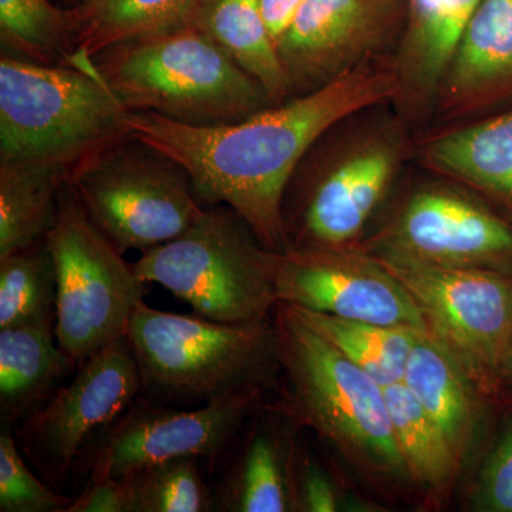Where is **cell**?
<instances>
[{
    "mask_svg": "<svg viewBox=\"0 0 512 512\" xmlns=\"http://www.w3.org/2000/svg\"><path fill=\"white\" fill-rule=\"evenodd\" d=\"M397 89L396 73L356 64L298 99L235 123L192 126L144 111H131L127 123L131 140L187 171L201 202L232 208L262 247L282 252L291 245L285 195L302 158L330 128Z\"/></svg>",
    "mask_w": 512,
    "mask_h": 512,
    "instance_id": "1",
    "label": "cell"
},
{
    "mask_svg": "<svg viewBox=\"0 0 512 512\" xmlns=\"http://www.w3.org/2000/svg\"><path fill=\"white\" fill-rule=\"evenodd\" d=\"M130 113L93 60L49 66L0 59V161L50 165L70 177L130 138Z\"/></svg>",
    "mask_w": 512,
    "mask_h": 512,
    "instance_id": "2",
    "label": "cell"
},
{
    "mask_svg": "<svg viewBox=\"0 0 512 512\" xmlns=\"http://www.w3.org/2000/svg\"><path fill=\"white\" fill-rule=\"evenodd\" d=\"M93 63L117 99L134 113L218 126L272 106L251 74L188 23L110 47Z\"/></svg>",
    "mask_w": 512,
    "mask_h": 512,
    "instance_id": "3",
    "label": "cell"
},
{
    "mask_svg": "<svg viewBox=\"0 0 512 512\" xmlns=\"http://www.w3.org/2000/svg\"><path fill=\"white\" fill-rule=\"evenodd\" d=\"M128 342L143 390L160 399L211 402L254 387L278 335L262 320L224 323L200 315L158 311L140 301L131 315Z\"/></svg>",
    "mask_w": 512,
    "mask_h": 512,
    "instance_id": "4",
    "label": "cell"
},
{
    "mask_svg": "<svg viewBox=\"0 0 512 512\" xmlns=\"http://www.w3.org/2000/svg\"><path fill=\"white\" fill-rule=\"evenodd\" d=\"M279 360L302 416L346 454L383 473H407L382 384L278 302Z\"/></svg>",
    "mask_w": 512,
    "mask_h": 512,
    "instance_id": "5",
    "label": "cell"
},
{
    "mask_svg": "<svg viewBox=\"0 0 512 512\" xmlns=\"http://www.w3.org/2000/svg\"><path fill=\"white\" fill-rule=\"evenodd\" d=\"M46 244L56 272V338L79 367L127 336L131 315L148 284L90 220L67 181Z\"/></svg>",
    "mask_w": 512,
    "mask_h": 512,
    "instance_id": "6",
    "label": "cell"
},
{
    "mask_svg": "<svg viewBox=\"0 0 512 512\" xmlns=\"http://www.w3.org/2000/svg\"><path fill=\"white\" fill-rule=\"evenodd\" d=\"M214 207L177 238L143 252L134 269L141 281L163 286L204 318L259 322L276 303L265 248L241 215Z\"/></svg>",
    "mask_w": 512,
    "mask_h": 512,
    "instance_id": "7",
    "label": "cell"
},
{
    "mask_svg": "<svg viewBox=\"0 0 512 512\" xmlns=\"http://www.w3.org/2000/svg\"><path fill=\"white\" fill-rule=\"evenodd\" d=\"M69 181L90 220L123 254L160 247L205 211L180 164L131 138L84 161Z\"/></svg>",
    "mask_w": 512,
    "mask_h": 512,
    "instance_id": "8",
    "label": "cell"
},
{
    "mask_svg": "<svg viewBox=\"0 0 512 512\" xmlns=\"http://www.w3.org/2000/svg\"><path fill=\"white\" fill-rule=\"evenodd\" d=\"M413 296L429 328L483 393L503 386L512 328V272L373 256Z\"/></svg>",
    "mask_w": 512,
    "mask_h": 512,
    "instance_id": "9",
    "label": "cell"
},
{
    "mask_svg": "<svg viewBox=\"0 0 512 512\" xmlns=\"http://www.w3.org/2000/svg\"><path fill=\"white\" fill-rule=\"evenodd\" d=\"M143 392L136 356L127 336L79 366L43 407L26 417L22 447L50 483H64L80 454L101 439Z\"/></svg>",
    "mask_w": 512,
    "mask_h": 512,
    "instance_id": "10",
    "label": "cell"
},
{
    "mask_svg": "<svg viewBox=\"0 0 512 512\" xmlns=\"http://www.w3.org/2000/svg\"><path fill=\"white\" fill-rule=\"evenodd\" d=\"M264 264L276 303L376 325L430 330L413 296L373 256L289 245L282 252L264 249Z\"/></svg>",
    "mask_w": 512,
    "mask_h": 512,
    "instance_id": "11",
    "label": "cell"
},
{
    "mask_svg": "<svg viewBox=\"0 0 512 512\" xmlns=\"http://www.w3.org/2000/svg\"><path fill=\"white\" fill-rule=\"evenodd\" d=\"M258 387H248L194 410L134 403L97 444L89 480L126 477L178 457L217 458L251 412Z\"/></svg>",
    "mask_w": 512,
    "mask_h": 512,
    "instance_id": "12",
    "label": "cell"
},
{
    "mask_svg": "<svg viewBox=\"0 0 512 512\" xmlns=\"http://www.w3.org/2000/svg\"><path fill=\"white\" fill-rule=\"evenodd\" d=\"M400 0H306L276 40L292 90L318 89L389 35Z\"/></svg>",
    "mask_w": 512,
    "mask_h": 512,
    "instance_id": "13",
    "label": "cell"
},
{
    "mask_svg": "<svg viewBox=\"0 0 512 512\" xmlns=\"http://www.w3.org/2000/svg\"><path fill=\"white\" fill-rule=\"evenodd\" d=\"M383 252L414 261L512 272V225L447 191L414 195Z\"/></svg>",
    "mask_w": 512,
    "mask_h": 512,
    "instance_id": "14",
    "label": "cell"
},
{
    "mask_svg": "<svg viewBox=\"0 0 512 512\" xmlns=\"http://www.w3.org/2000/svg\"><path fill=\"white\" fill-rule=\"evenodd\" d=\"M396 157L375 146L346 158L313 188L302 217L305 247L339 248L355 238L392 180Z\"/></svg>",
    "mask_w": 512,
    "mask_h": 512,
    "instance_id": "15",
    "label": "cell"
},
{
    "mask_svg": "<svg viewBox=\"0 0 512 512\" xmlns=\"http://www.w3.org/2000/svg\"><path fill=\"white\" fill-rule=\"evenodd\" d=\"M453 104L484 100L512 87V0H483L444 76Z\"/></svg>",
    "mask_w": 512,
    "mask_h": 512,
    "instance_id": "16",
    "label": "cell"
},
{
    "mask_svg": "<svg viewBox=\"0 0 512 512\" xmlns=\"http://www.w3.org/2000/svg\"><path fill=\"white\" fill-rule=\"evenodd\" d=\"M185 23L218 43L264 87L272 104L281 103L292 92L261 0H197Z\"/></svg>",
    "mask_w": 512,
    "mask_h": 512,
    "instance_id": "17",
    "label": "cell"
},
{
    "mask_svg": "<svg viewBox=\"0 0 512 512\" xmlns=\"http://www.w3.org/2000/svg\"><path fill=\"white\" fill-rule=\"evenodd\" d=\"M403 383L439 423L461 456L476 421V384L446 343L431 330H420L417 335Z\"/></svg>",
    "mask_w": 512,
    "mask_h": 512,
    "instance_id": "18",
    "label": "cell"
},
{
    "mask_svg": "<svg viewBox=\"0 0 512 512\" xmlns=\"http://www.w3.org/2000/svg\"><path fill=\"white\" fill-rule=\"evenodd\" d=\"M56 325H26L0 329V410L15 421L35 412L50 399L57 383L74 365L60 349Z\"/></svg>",
    "mask_w": 512,
    "mask_h": 512,
    "instance_id": "19",
    "label": "cell"
},
{
    "mask_svg": "<svg viewBox=\"0 0 512 512\" xmlns=\"http://www.w3.org/2000/svg\"><path fill=\"white\" fill-rule=\"evenodd\" d=\"M197 0H84L72 12L76 55L93 60L110 47L187 22Z\"/></svg>",
    "mask_w": 512,
    "mask_h": 512,
    "instance_id": "20",
    "label": "cell"
},
{
    "mask_svg": "<svg viewBox=\"0 0 512 512\" xmlns=\"http://www.w3.org/2000/svg\"><path fill=\"white\" fill-rule=\"evenodd\" d=\"M67 181L50 165L0 161V258L46 237Z\"/></svg>",
    "mask_w": 512,
    "mask_h": 512,
    "instance_id": "21",
    "label": "cell"
},
{
    "mask_svg": "<svg viewBox=\"0 0 512 512\" xmlns=\"http://www.w3.org/2000/svg\"><path fill=\"white\" fill-rule=\"evenodd\" d=\"M430 158L512 207V111L440 138Z\"/></svg>",
    "mask_w": 512,
    "mask_h": 512,
    "instance_id": "22",
    "label": "cell"
},
{
    "mask_svg": "<svg viewBox=\"0 0 512 512\" xmlns=\"http://www.w3.org/2000/svg\"><path fill=\"white\" fill-rule=\"evenodd\" d=\"M481 2L410 0L403 64L417 87L431 90L444 79L461 36Z\"/></svg>",
    "mask_w": 512,
    "mask_h": 512,
    "instance_id": "23",
    "label": "cell"
},
{
    "mask_svg": "<svg viewBox=\"0 0 512 512\" xmlns=\"http://www.w3.org/2000/svg\"><path fill=\"white\" fill-rule=\"evenodd\" d=\"M384 394L407 473L430 490L446 491L456 477L460 454L406 384H390Z\"/></svg>",
    "mask_w": 512,
    "mask_h": 512,
    "instance_id": "24",
    "label": "cell"
},
{
    "mask_svg": "<svg viewBox=\"0 0 512 512\" xmlns=\"http://www.w3.org/2000/svg\"><path fill=\"white\" fill-rule=\"evenodd\" d=\"M289 306L330 345L383 387L403 382L419 329L376 325Z\"/></svg>",
    "mask_w": 512,
    "mask_h": 512,
    "instance_id": "25",
    "label": "cell"
},
{
    "mask_svg": "<svg viewBox=\"0 0 512 512\" xmlns=\"http://www.w3.org/2000/svg\"><path fill=\"white\" fill-rule=\"evenodd\" d=\"M56 272L46 238L0 258V329L56 325Z\"/></svg>",
    "mask_w": 512,
    "mask_h": 512,
    "instance_id": "26",
    "label": "cell"
},
{
    "mask_svg": "<svg viewBox=\"0 0 512 512\" xmlns=\"http://www.w3.org/2000/svg\"><path fill=\"white\" fill-rule=\"evenodd\" d=\"M0 37L30 62L72 64L76 55L72 12L49 0H0Z\"/></svg>",
    "mask_w": 512,
    "mask_h": 512,
    "instance_id": "27",
    "label": "cell"
},
{
    "mask_svg": "<svg viewBox=\"0 0 512 512\" xmlns=\"http://www.w3.org/2000/svg\"><path fill=\"white\" fill-rule=\"evenodd\" d=\"M220 510L285 512L292 508L284 460L274 437L256 433L222 491Z\"/></svg>",
    "mask_w": 512,
    "mask_h": 512,
    "instance_id": "28",
    "label": "cell"
},
{
    "mask_svg": "<svg viewBox=\"0 0 512 512\" xmlns=\"http://www.w3.org/2000/svg\"><path fill=\"white\" fill-rule=\"evenodd\" d=\"M126 483L128 512H204L212 497L197 457L161 461L121 477Z\"/></svg>",
    "mask_w": 512,
    "mask_h": 512,
    "instance_id": "29",
    "label": "cell"
},
{
    "mask_svg": "<svg viewBox=\"0 0 512 512\" xmlns=\"http://www.w3.org/2000/svg\"><path fill=\"white\" fill-rule=\"evenodd\" d=\"M72 501L47 487L26 466L10 430L0 436V511L67 512Z\"/></svg>",
    "mask_w": 512,
    "mask_h": 512,
    "instance_id": "30",
    "label": "cell"
},
{
    "mask_svg": "<svg viewBox=\"0 0 512 512\" xmlns=\"http://www.w3.org/2000/svg\"><path fill=\"white\" fill-rule=\"evenodd\" d=\"M477 507L488 512H512V424L497 441L481 470Z\"/></svg>",
    "mask_w": 512,
    "mask_h": 512,
    "instance_id": "31",
    "label": "cell"
},
{
    "mask_svg": "<svg viewBox=\"0 0 512 512\" xmlns=\"http://www.w3.org/2000/svg\"><path fill=\"white\" fill-rule=\"evenodd\" d=\"M67 512H128L126 483L123 478L89 480Z\"/></svg>",
    "mask_w": 512,
    "mask_h": 512,
    "instance_id": "32",
    "label": "cell"
},
{
    "mask_svg": "<svg viewBox=\"0 0 512 512\" xmlns=\"http://www.w3.org/2000/svg\"><path fill=\"white\" fill-rule=\"evenodd\" d=\"M302 507L311 512H333L338 510V498L332 485L318 468L309 466L302 478Z\"/></svg>",
    "mask_w": 512,
    "mask_h": 512,
    "instance_id": "33",
    "label": "cell"
},
{
    "mask_svg": "<svg viewBox=\"0 0 512 512\" xmlns=\"http://www.w3.org/2000/svg\"><path fill=\"white\" fill-rule=\"evenodd\" d=\"M306 0H261L262 13L275 42Z\"/></svg>",
    "mask_w": 512,
    "mask_h": 512,
    "instance_id": "34",
    "label": "cell"
},
{
    "mask_svg": "<svg viewBox=\"0 0 512 512\" xmlns=\"http://www.w3.org/2000/svg\"><path fill=\"white\" fill-rule=\"evenodd\" d=\"M503 386H508L512 389V328L510 333V340H508L507 353H505L503 367Z\"/></svg>",
    "mask_w": 512,
    "mask_h": 512,
    "instance_id": "35",
    "label": "cell"
}]
</instances>
